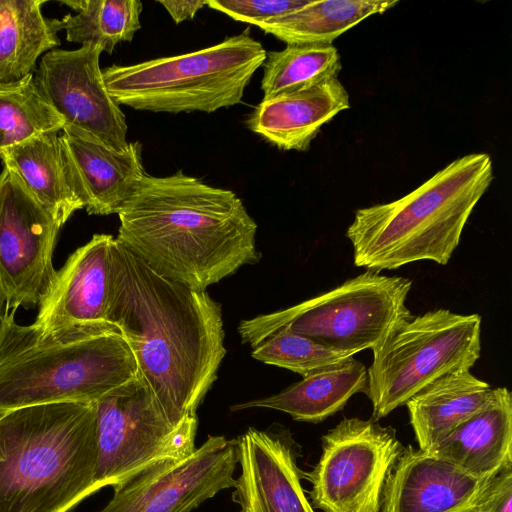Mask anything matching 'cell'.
<instances>
[{
	"label": "cell",
	"mask_w": 512,
	"mask_h": 512,
	"mask_svg": "<svg viewBox=\"0 0 512 512\" xmlns=\"http://www.w3.org/2000/svg\"><path fill=\"white\" fill-rule=\"evenodd\" d=\"M479 314L446 308L412 316L372 350L366 395L378 421L436 380L471 370L481 356Z\"/></svg>",
	"instance_id": "ba28073f"
},
{
	"label": "cell",
	"mask_w": 512,
	"mask_h": 512,
	"mask_svg": "<svg viewBox=\"0 0 512 512\" xmlns=\"http://www.w3.org/2000/svg\"><path fill=\"white\" fill-rule=\"evenodd\" d=\"M367 368L351 357L315 372L277 394L235 404L231 411L267 408L284 412L295 421L320 423L341 411L357 393H366Z\"/></svg>",
	"instance_id": "ffe728a7"
},
{
	"label": "cell",
	"mask_w": 512,
	"mask_h": 512,
	"mask_svg": "<svg viewBox=\"0 0 512 512\" xmlns=\"http://www.w3.org/2000/svg\"><path fill=\"white\" fill-rule=\"evenodd\" d=\"M473 512H512V461L492 476Z\"/></svg>",
	"instance_id": "f546056e"
},
{
	"label": "cell",
	"mask_w": 512,
	"mask_h": 512,
	"mask_svg": "<svg viewBox=\"0 0 512 512\" xmlns=\"http://www.w3.org/2000/svg\"><path fill=\"white\" fill-rule=\"evenodd\" d=\"M15 309L0 316V414L50 403H95L134 379L138 366L121 329L110 322L42 335Z\"/></svg>",
	"instance_id": "277c9868"
},
{
	"label": "cell",
	"mask_w": 512,
	"mask_h": 512,
	"mask_svg": "<svg viewBox=\"0 0 512 512\" xmlns=\"http://www.w3.org/2000/svg\"><path fill=\"white\" fill-rule=\"evenodd\" d=\"M4 307H5V301H4V298L2 297V295L0 294V316L4 310Z\"/></svg>",
	"instance_id": "1f68e13d"
},
{
	"label": "cell",
	"mask_w": 512,
	"mask_h": 512,
	"mask_svg": "<svg viewBox=\"0 0 512 512\" xmlns=\"http://www.w3.org/2000/svg\"><path fill=\"white\" fill-rule=\"evenodd\" d=\"M93 403L0 414V512H71L97 492Z\"/></svg>",
	"instance_id": "3957f363"
},
{
	"label": "cell",
	"mask_w": 512,
	"mask_h": 512,
	"mask_svg": "<svg viewBox=\"0 0 512 512\" xmlns=\"http://www.w3.org/2000/svg\"><path fill=\"white\" fill-rule=\"evenodd\" d=\"M116 239L158 274L206 290L258 261L257 224L231 190L178 170L146 174L117 214Z\"/></svg>",
	"instance_id": "7a4b0ae2"
},
{
	"label": "cell",
	"mask_w": 512,
	"mask_h": 512,
	"mask_svg": "<svg viewBox=\"0 0 512 512\" xmlns=\"http://www.w3.org/2000/svg\"><path fill=\"white\" fill-rule=\"evenodd\" d=\"M3 166L12 170L59 228L84 208L65 168L59 133L41 135L5 149Z\"/></svg>",
	"instance_id": "7402d4cb"
},
{
	"label": "cell",
	"mask_w": 512,
	"mask_h": 512,
	"mask_svg": "<svg viewBox=\"0 0 512 512\" xmlns=\"http://www.w3.org/2000/svg\"><path fill=\"white\" fill-rule=\"evenodd\" d=\"M350 108L349 94L338 78L262 99L247 127L278 149L304 152L323 125Z\"/></svg>",
	"instance_id": "ac0fdd59"
},
{
	"label": "cell",
	"mask_w": 512,
	"mask_h": 512,
	"mask_svg": "<svg viewBox=\"0 0 512 512\" xmlns=\"http://www.w3.org/2000/svg\"><path fill=\"white\" fill-rule=\"evenodd\" d=\"M101 53V48L93 45L53 49L40 58L34 82L61 117L62 132L122 150L128 144V126L105 85Z\"/></svg>",
	"instance_id": "7c38bea8"
},
{
	"label": "cell",
	"mask_w": 512,
	"mask_h": 512,
	"mask_svg": "<svg viewBox=\"0 0 512 512\" xmlns=\"http://www.w3.org/2000/svg\"><path fill=\"white\" fill-rule=\"evenodd\" d=\"M492 387L471 370L450 373L414 395L407 403L418 449L428 452L489 399Z\"/></svg>",
	"instance_id": "44dd1931"
},
{
	"label": "cell",
	"mask_w": 512,
	"mask_h": 512,
	"mask_svg": "<svg viewBox=\"0 0 512 512\" xmlns=\"http://www.w3.org/2000/svg\"><path fill=\"white\" fill-rule=\"evenodd\" d=\"M93 404L97 490L117 487L156 464L185 458L196 448L198 418L173 425L139 374Z\"/></svg>",
	"instance_id": "9c48e42d"
},
{
	"label": "cell",
	"mask_w": 512,
	"mask_h": 512,
	"mask_svg": "<svg viewBox=\"0 0 512 512\" xmlns=\"http://www.w3.org/2000/svg\"><path fill=\"white\" fill-rule=\"evenodd\" d=\"M493 475H471L408 445L386 478L380 512H473Z\"/></svg>",
	"instance_id": "2e32d148"
},
{
	"label": "cell",
	"mask_w": 512,
	"mask_h": 512,
	"mask_svg": "<svg viewBox=\"0 0 512 512\" xmlns=\"http://www.w3.org/2000/svg\"><path fill=\"white\" fill-rule=\"evenodd\" d=\"M308 2L309 0H209L207 5L234 20L260 27Z\"/></svg>",
	"instance_id": "f1b7e54d"
},
{
	"label": "cell",
	"mask_w": 512,
	"mask_h": 512,
	"mask_svg": "<svg viewBox=\"0 0 512 512\" xmlns=\"http://www.w3.org/2000/svg\"><path fill=\"white\" fill-rule=\"evenodd\" d=\"M112 269L107 321L123 332L168 420L197 417L226 354L221 305L158 274L116 238Z\"/></svg>",
	"instance_id": "6da1fadb"
},
{
	"label": "cell",
	"mask_w": 512,
	"mask_h": 512,
	"mask_svg": "<svg viewBox=\"0 0 512 512\" xmlns=\"http://www.w3.org/2000/svg\"><path fill=\"white\" fill-rule=\"evenodd\" d=\"M236 449L240 473L232 499L240 512H314L301 484L299 446L288 430L249 427Z\"/></svg>",
	"instance_id": "5bb4252c"
},
{
	"label": "cell",
	"mask_w": 512,
	"mask_h": 512,
	"mask_svg": "<svg viewBox=\"0 0 512 512\" xmlns=\"http://www.w3.org/2000/svg\"><path fill=\"white\" fill-rule=\"evenodd\" d=\"M236 439L209 436L187 457L156 464L113 488L99 512H193L234 487Z\"/></svg>",
	"instance_id": "4fadbf2b"
},
{
	"label": "cell",
	"mask_w": 512,
	"mask_h": 512,
	"mask_svg": "<svg viewBox=\"0 0 512 512\" xmlns=\"http://www.w3.org/2000/svg\"><path fill=\"white\" fill-rule=\"evenodd\" d=\"M412 280L365 270L292 307L240 322L242 342L255 347L278 329L355 355L373 350L412 318L406 305Z\"/></svg>",
	"instance_id": "52a82bcc"
},
{
	"label": "cell",
	"mask_w": 512,
	"mask_h": 512,
	"mask_svg": "<svg viewBox=\"0 0 512 512\" xmlns=\"http://www.w3.org/2000/svg\"><path fill=\"white\" fill-rule=\"evenodd\" d=\"M59 139L68 179L87 213L118 214L147 174L142 144L128 142L116 150L64 132Z\"/></svg>",
	"instance_id": "e0dca14e"
},
{
	"label": "cell",
	"mask_w": 512,
	"mask_h": 512,
	"mask_svg": "<svg viewBox=\"0 0 512 512\" xmlns=\"http://www.w3.org/2000/svg\"><path fill=\"white\" fill-rule=\"evenodd\" d=\"M113 241L112 235L94 234L56 271L33 322L42 335L108 322Z\"/></svg>",
	"instance_id": "9a60e30c"
},
{
	"label": "cell",
	"mask_w": 512,
	"mask_h": 512,
	"mask_svg": "<svg viewBox=\"0 0 512 512\" xmlns=\"http://www.w3.org/2000/svg\"><path fill=\"white\" fill-rule=\"evenodd\" d=\"M45 0H0V83L35 72L39 58L60 45L57 19L42 13Z\"/></svg>",
	"instance_id": "603a6c76"
},
{
	"label": "cell",
	"mask_w": 512,
	"mask_h": 512,
	"mask_svg": "<svg viewBox=\"0 0 512 512\" xmlns=\"http://www.w3.org/2000/svg\"><path fill=\"white\" fill-rule=\"evenodd\" d=\"M60 228L21 179L0 172V294L6 309L39 306L56 276L52 258Z\"/></svg>",
	"instance_id": "8fae6325"
},
{
	"label": "cell",
	"mask_w": 512,
	"mask_h": 512,
	"mask_svg": "<svg viewBox=\"0 0 512 512\" xmlns=\"http://www.w3.org/2000/svg\"><path fill=\"white\" fill-rule=\"evenodd\" d=\"M266 54L246 30L197 51L112 65L102 72L119 105L151 112L212 113L242 101Z\"/></svg>",
	"instance_id": "8992f818"
},
{
	"label": "cell",
	"mask_w": 512,
	"mask_h": 512,
	"mask_svg": "<svg viewBox=\"0 0 512 512\" xmlns=\"http://www.w3.org/2000/svg\"><path fill=\"white\" fill-rule=\"evenodd\" d=\"M428 453L477 477L493 475L512 461V396L492 388L487 402L438 441Z\"/></svg>",
	"instance_id": "d6986e66"
},
{
	"label": "cell",
	"mask_w": 512,
	"mask_h": 512,
	"mask_svg": "<svg viewBox=\"0 0 512 512\" xmlns=\"http://www.w3.org/2000/svg\"><path fill=\"white\" fill-rule=\"evenodd\" d=\"M61 117L39 93L34 73L0 83V154L29 139L63 130Z\"/></svg>",
	"instance_id": "4316f807"
},
{
	"label": "cell",
	"mask_w": 512,
	"mask_h": 512,
	"mask_svg": "<svg viewBox=\"0 0 512 512\" xmlns=\"http://www.w3.org/2000/svg\"><path fill=\"white\" fill-rule=\"evenodd\" d=\"M398 4L396 0H309L259 28L287 45H332L364 19Z\"/></svg>",
	"instance_id": "cb8c5ba5"
},
{
	"label": "cell",
	"mask_w": 512,
	"mask_h": 512,
	"mask_svg": "<svg viewBox=\"0 0 512 512\" xmlns=\"http://www.w3.org/2000/svg\"><path fill=\"white\" fill-rule=\"evenodd\" d=\"M493 180L491 156L470 153L402 198L357 209L346 230L355 266L382 272L424 260L446 265Z\"/></svg>",
	"instance_id": "5b68a950"
},
{
	"label": "cell",
	"mask_w": 512,
	"mask_h": 512,
	"mask_svg": "<svg viewBox=\"0 0 512 512\" xmlns=\"http://www.w3.org/2000/svg\"><path fill=\"white\" fill-rule=\"evenodd\" d=\"M170 14L175 23L179 24L185 20L195 17L197 12L207 5V1L191 0V1H158Z\"/></svg>",
	"instance_id": "4dcf8cb0"
},
{
	"label": "cell",
	"mask_w": 512,
	"mask_h": 512,
	"mask_svg": "<svg viewBox=\"0 0 512 512\" xmlns=\"http://www.w3.org/2000/svg\"><path fill=\"white\" fill-rule=\"evenodd\" d=\"M315 467L303 473L309 501L323 512H380L388 474L404 449L394 428L343 418L321 438Z\"/></svg>",
	"instance_id": "30bf717a"
},
{
	"label": "cell",
	"mask_w": 512,
	"mask_h": 512,
	"mask_svg": "<svg viewBox=\"0 0 512 512\" xmlns=\"http://www.w3.org/2000/svg\"><path fill=\"white\" fill-rule=\"evenodd\" d=\"M263 99L290 93L337 78L341 58L333 45H287L267 52L263 63Z\"/></svg>",
	"instance_id": "484cf974"
},
{
	"label": "cell",
	"mask_w": 512,
	"mask_h": 512,
	"mask_svg": "<svg viewBox=\"0 0 512 512\" xmlns=\"http://www.w3.org/2000/svg\"><path fill=\"white\" fill-rule=\"evenodd\" d=\"M251 356L265 364L285 368L302 377L354 357L294 333L286 326L253 347Z\"/></svg>",
	"instance_id": "83f0119b"
},
{
	"label": "cell",
	"mask_w": 512,
	"mask_h": 512,
	"mask_svg": "<svg viewBox=\"0 0 512 512\" xmlns=\"http://www.w3.org/2000/svg\"><path fill=\"white\" fill-rule=\"evenodd\" d=\"M76 14L57 19L66 40L101 48L111 54L120 42H130L141 28L142 2L138 0L63 1Z\"/></svg>",
	"instance_id": "d4e9b609"
}]
</instances>
